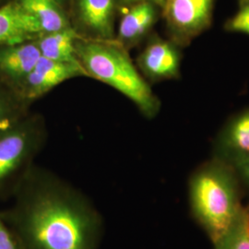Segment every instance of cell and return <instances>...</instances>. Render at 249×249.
Masks as SVG:
<instances>
[{"label": "cell", "mask_w": 249, "mask_h": 249, "mask_svg": "<svg viewBox=\"0 0 249 249\" xmlns=\"http://www.w3.org/2000/svg\"><path fill=\"white\" fill-rule=\"evenodd\" d=\"M137 68L152 83L181 77L182 48L170 39L151 34L137 57Z\"/></svg>", "instance_id": "obj_7"}, {"label": "cell", "mask_w": 249, "mask_h": 249, "mask_svg": "<svg viewBox=\"0 0 249 249\" xmlns=\"http://www.w3.org/2000/svg\"><path fill=\"white\" fill-rule=\"evenodd\" d=\"M55 1H57L59 4H61L63 7H64V5H65V3L67 2V0H55Z\"/></svg>", "instance_id": "obj_21"}, {"label": "cell", "mask_w": 249, "mask_h": 249, "mask_svg": "<svg viewBox=\"0 0 249 249\" xmlns=\"http://www.w3.org/2000/svg\"><path fill=\"white\" fill-rule=\"evenodd\" d=\"M41 35L36 20L16 0L0 7V46L36 40Z\"/></svg>", "instance_id": "obj_12"}, {"label": "cell", "mask_w": 249, "mask_h": 249, "mask_svg": "<svg viewBox=\"0 0 249 249\" xmlns=\"http://www.w3.org/2000/svg\"><path fill=\"white\" fill-rule=\"evenodd\" d=\"M214 246L215 249H249V206H242L230 228Z\"/></svg>", "instance_id": "obj_15"}, {"label": "cell", "mask_w": 249, "mask_h": 249, "mask_svg": "<svg viewBox=\"0 0 249 249\" xmlns=\"http://www.w3.org/2000/svg\"><path fill=\"white\" fill-rule=\"evenodd\" d=\"M233 168L236 171L239 179L245 182L249 187V159L241 162Z\"/></svg>", "instance_id": "obj_19"}, {"label": "cell", "mask_w": 249, "mask_h": 249, "mask_svg": "<svg viewBox=\"0 0 249 249\" xmlns=\"http://www.w3.org/2000/svg\"><path fill=\"white\" fill-rule=\"evenodd\" d=\"M119 0H71V25L80 37L114 41Z\"/></svg>", "instance_id": "obj_6"}, {"label": "cell", "mask_w": 249, "mask_h": 249, "mask_svg": "<svg viewBox=\"0 0 249 249\" xmlns=\"http://www.w3.org/2000/svg\"><path fill=\"white\" fill-rule=\"evenodd\" d=\"M124 8L115 41L129 51L151 36L153 27L161 17V9L149 1L137 2Z\"/></svg>", "instance_id": "obj_9"}, {"label": "cell", "mask_w": 249, "mask_h": 249, "mask_svg": "<svg viewBox=\"0 0 249 249\" xmlns=\"http://www.w3.org/2000/svg\"><path fill=\"white\" fill-rule=\"evenodd\" d=\"M78 61L87 77L102 81L129 99L143 116L153 118L160 112V101L129 56L116 41L79 37Z\"/></svg>", "instance_id": "obj_2"}, {"label": "cell", "mask_w": 249, "mask_h": 249, "mask_svg": "<svg viewBox=\"0 0 249 249\" xmlns=\"http://www.w3.org/2000/svg\"><path fill=\"white\" fill-rule=\"evenodd\" d=\"M0 249H26L14 231H11L0 213Z\"/></svg>", "instance_id": "obj_18"}, {"label": "cell", "mask_w": 249, "mask_h": 249, "mask_svg": "<svg viewBox=\"0 0 249 249\" xmlns=\"http://www.w3.org/2000/svg\"><path fill=\"white\" fill-rule=\"evenodd\" d=\"M26 249H98L104 220L80 190L53 173L31 167L5 214Z\"/></svg>", "instance_id": "obj_1"}, {"label": "cell", "mask_w": 249, "mask_h": 249, "mask_svg": "<svg viewBox=\"0 0 249 249\" xmlns=\"http://www.w3.org/2000/svg\"><path fill=\"white\" fill-rule=\"evenodd\" d=\"M80 64L53 61L41 56L36 66L12 89L23 102L34 101L67 80L84 77Z\"/></svg>", "instance_id": "obj_8"}, {"label": "cell", "mask_w": 249, "mask_h": 249, "mask_svg": "<svg viewBox=\"0 0 249 249\" xmlns=\"http://www.w3.org/2000/svg\"><path fill=\"white\" fill-rule=\"evenodd\" d=\"M45 139L41 119L21 118L0 131V190L18 174L25 175Z\"/></svg>", "instance_id": "obj_4"}, {"label": "cell", "mask_w": 249, "mask_h": 249, "mask_svg": "<svg viewBox=\"0 0 249 249\" xmlns=\"http://www.w3.org/2000/svg\"><path fill=\"white\" fill-rule=\"evenodd\" d=\"M142 1L152 2V3L156 4L157 6H159L161 9H163L165 2H166V0H119V3L122 4L123 6H128V5H131V4L137 3V2H142Z\"/></svg>", "instance_id": "obj_20"}, {"label": "cell", "mask_w": 249, "mask_h": 249, "mask_svg": "<svg viewBox=\"0 0 249 249\" xmlns=\"http://www.w3.org/2000/svg\"><path fill=\"white\" fill-rule=\"evenodd\" d=\"M238 1V4H241V3H244V2H247V1H249V0H237Z\"/></svg>", "instance_id": "obj_22"}, {"label": "cell", "mask_w": 249, "mask_h": 249, "mask_svg": "<svg viewBox=\"0 0 249 249\" xmlns=\"http://www.w3.org/2000/svg\"><path fill=\"white\" fill-rule=\"evenodd\" d=\"M21 102L15 91L11 92L0 86V131L22 118L19 116Z\"/></svg>", "instance_id": "obj_16"}, {"label": "cell", "mask_w": 249, "mask_h": 249, "mask_svg": "<svg viewBox=\"0 0 249 249\" xmlns=\"http://www.w3.org/2000/svg\"><path fill=\"white\" fill-rule=\"evenodd\" d=\"M214 158L232 167L249 159V108L225 122L214 142Z\"/></svg>", "instance_id": "obj_10"}, {"label": "cell", "mask_w": 249, "mask_h": 249, "mask_svg": "<svg viewBox=\"0 0 249 249\" xmlns=\"http://www.w3.org/2000/svg\"><path fill=\"white\" fill-rule=\"evenodd\" d=\"M0 1H1V0H0Z\"/></svg>", "instance_id": "obj_23"}, {"label": "cell", "mask_w": 249, "mask_h": 249, "mask_svg": "<svg viewBox=\"0 0 249 249\" xmlns=\"http://www.w3.org/2000/svg\"><path fill=\"white\" fill-rule=\"evenodd\" d=\"M27 14L34 18L41 34H48L72 27L70 16L55 0H16Z\"/></svg>", "instance_id": "obj_13"}, {"label": "cell", "mask_w": 249, "mask_h": 249, "mask_svg": "<svg viewBox=\"0 0 249 249\" xmlns=\"http://www.w3.org/2000/svg\"><path fill=\"white\" fill-rule=\"evenodd\" d=\"M40 57L36 39L0 46V76L12 89L34 69Z\"/></svg>", "instance_id": "obj_11"}, {"label": "cell", "mask_w": 249, "mask_h": 249, "mask_svg": "<svg viewBox=\"0 0 249 249\" xmlns=\"http://www.w3.org/2000/svg\"><path fill=\"white\" fill-rule=\"evenodd\" d=\"M80 36L73 27L38 36L36 43L41 56L58 62L80 64L76 53V42Z\"/></svg>", "instance_id": "obj_14"}, {"label": "cell", "mask_w": 249, "mask_h": 249, "mask_svg": "<svg viewBox=\"0 0 249 249\" xmlns=\"http://www.w3.org/2000/svg\"><path fill=\"white\" fill-rule=\"evenodd\" d=\"M223 28L229 33H239L249 36V1L239 4L237 12L226 19Z\"/></svg>", "instance_id": "obj_17"}, {"label": "cell", "mask_w": 249, "mask_h": 249, "mask_svg": "<svg viewBox=\"0 0 249 249\" xmlns=\"http://www.w3.org/2000/svg\"><path fill=\"white\" fill-rule=\"evenodd\" d=\"M235 169L213 158L200 165L189 179V200L197 222L213 243L234 222L243 205Z\"/></svg>", "instance_id": "obj_3"}, {"label": "cell", "mask_w": 249, "mask_h": 249, "mask_svg": "<svg viewBox=\"0 0 249 249\" xmlns=\"http://www.w3.org/2000/svg\"><path fill=\"white\" fill-rule=\"evenodd\" d=\"M215 0H166L161 9L168 39L182 49L208 31L213 21Z\"/></svg>", "instance_id": "obj_5"}]
</instances>
